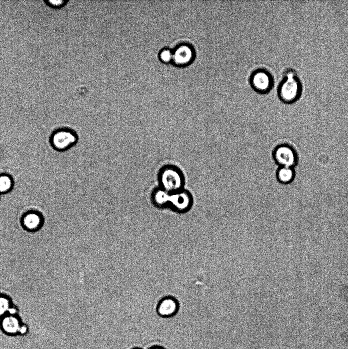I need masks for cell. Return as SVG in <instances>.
Wrapping results in <instances>:
<instances>
[{
  "instance_id": "cell-1",
  "label": "cell",
  "mask_w": 348,
  "mask_h": 349,
  "mask_svg": "<svg viewBox=\"0 0 348 349\" xmlns=\"http://www.w3.org/2000/svg\"><path fill=\"white\" fill-rule=\"evenodd\" d=\"M157 180L159 187L169 193L185 188L186 178L178 166L171 163L162 165L158 170Z\"/></svg>"
},
{
  "instance_id": "cell-2",
  "label": "cell",
  "mask_w": 348,
  "mask_h": 349,
  "mask_svg": "<svg viewBox=\"0 0 348 349\" xmlns=\"http://www.w3.org/2000/svg\"><path fill=\"white\" fill-rule=\"evenodd\" d=\"M302 92V85L295 70L289 68L283 73L278 87V95L280 100L286 104L297 101Z\"/></svg>"
},
{
  "instance_id": "cell-3",
  "label": "cell",
  "mask_w": 348,
  "mask_h": 349,
  "mask_svg": "<svg viewBox=\"0 0 348 349\" xmlns=\"http://www.w3.org/2000/svg\"><path fill=\"white\" fill-rule=\"evenodd\" d=\"M78 139V134L73 129L64 127L55 130L49 136V142L54 150L64 152L73 147Z\"/></svg>"
},
{
  "instance_id": "cell-4",
  "label": "cell",
  "mask_w": 348,
  "mask_h": 349,
  "mask_svg": "<svg viewBox=\"0 0 348 349\" xmlns=\"http://www.w3.org/2000/svg\"><path fill=\"white\" fill-rule=\"evenodd\" d=\"M194 202L191 192L185 188L170 193L168 208L179 214H184L190 211Z\"/></svg>"
},
{
  "instance_id": "cell-5",
  "label": "cell",
  "mask_w": 348,
  "mask_h": 349,
  "mask_svg": "<svg viewBox=\"0 0 348 349\" xmlns=\"http://www.w3.org/2000/svg\"><path fill=\"white\" fill-rule=\"evenodd\" d=\"M272 157L279 167L293 168L297 161V156L294 149L285 143L278 144L274 148Z\"/></svg>"
},
{
  "instance_id": "cell-6",
  "label": "cell",
  "mask_w": 348,
  "mask_h": 349,
  "mask_svg": "<svg viewBox=\"0 0 348 349\" xmlns=\"http://www.w3.org/2000/svg\"><path fill=\"white\" fill-rule=\"evenodd\" d=\"M250 82L255 90L261 93L269 91L274 84L271 74L264 69H258L253 72L251 75Z\"/></svg>"
},
{
  "instance_id": "cell-7",
  "label": "cell",
  "mask_w": 348,
  "mask_h": 349,
  "mask_svg": "<svg viewBox=\"0 0 348 349\" xmlns=\"http://www.w3.org/2000/svg\"><path fill=\"white\" fill-rule=\"evenodd\" d=\"M172 50V63L176 66L184 67L190 64L194 60L195 54L192 45L182 43L177 45Z\"/></svg>"
},
{
  "instance_id": "cell-8",
  "label": "cell",
  "mask_w": 348,
  "mask_h": 349,
  "mask_svg": "<svg viewBox=\"0 0 348 349\" xmlns=\"http://www.w3.org/2000/svg\"><path fill=\"white\" fill-rule=\"evenodd\" d=\"M43 223V216L41 212L36 210L26 211L21 217L22 226L30 232H34L40 229Z\"/></svg>"
},
{
  "instance_id": "cell-9",
  "label": "cell",
  "mask_w": 348,
  "mask_h": 349,
  "mask_svg": "<svg viewBox=\"0 0 348 349\" xmlns=\"http://www.w3.org/2000/svg\"><path fill=\"white\" fill-rule=\"evenodd\" d=\"M179 307V303L177 299L168 296L162 298L158 302L156 311L160 317L169 319L177 314Z\"/></svg>"
},
{
  "instance_id": "cell-10",
  "label": "cell",
  "mask_w": 348,
  "mask_h": 349,
  "mask_svg": "<svg viewBox=\"0 0 348 349\" xmlns=\"http://www.w3.org/2000/svg\"><path fill=\"white\" fill-rule=\"evenodd\" d=\"M22 323L16 315L7 314L1 318L0 327L2 331L9 335L19 334Z\"/></svg>"
},
{
  "instance_id": "cell-11",
  "label": "cell",
  "mask_w": 348,
  "mask_h": 349,
  "mask_svg": "<svg viewBox=\"0 0 348 349\" xmlns=\"http://www.w3.org/2000/svg\"><path fill=\"white\" fill-rule=\"evenodd\" d=\"M150 199L152 205L157 209L168 208L170 193L157 186L151 191Z\"/></svg>"
},
{
  "instance_id": "cell-12",
  "label": "cell",
  "mask_w": 348,
  "mask_h": 349,
  "mask_svg": "<svg viewBox=\"0 0 348 349\" xmlns=\"http://www.w3.org/2000/svg\"><path fill=\"white\" fill-rule=\"evenodd\" d=\"M275 175L277 181L280 183L288 184L293 181L295 173L293 168L279 167L276 171Z\"/></svg>"
},
{
  "instance_id": "cell-13",
  "label": "cell",
  "mask_w": 348,
  "mask_h": 349,
  "mask_svg": "<svg viewBox=\"0 0 348 349\" xmlns=\"http://www.w3.org/2000/svg\"><path fill=\"white\" fill-rule=\"evenodd\" d=\"M14 186V180L11 175L8 173H0V195L10 192Z\"/></svg>"
},
{
  "instance_id": "cell-14",
  "label": "cell",
  "mask_w": 348,
  "mask_h": 349,
  "mask_svg": "<svg viewBox=\"0 0 348 349\" xmlns=\"http://www.w3.org/2000/svg\"><path fill=\"white\" fill-rule=\"evenodd\" d=\"M13 306L12 300L7 295L0 293V318L8 314Z\"/></svg>"
},
{
  "instance_id": "cell-15",
  "label": "cell",
  "mask_w": 348,
  "mask_h": 349,
  "mask_svg": "<svg viewBox=\"0 0 348 349\" xmlns=\"http://www.w3.org/2000/svg\"><path fill=\"white\" fill-rule=\"evenodd\" d=\"M158 57L160 61L164 64L172 63V50L169 48H163L158 52Z\"/></svg>"
},
{
  "instance_id": "cell-16",
  "label": "cell",
  "mask_w": 348,
  "mask_h": 349,
  "mask_svg": "<svg viewBox=\"0 0 348 349\" xmlns=\"http://www.w3.org/2000/svg\"><path fill=\"white\" fill-rule=\"evenodd\" d=\"M68 1H45V3L49 6L54 8L61 7L65 5Z\"/></svg>"
},
{
  "instance_id": "cell-17",
  "label": "cell",
  "mask_w": 348,
  "mask_h": 349,
  "mask_svg": "<svg viewBox=\"0 0 348 349\" xmlns=\"http://www.w3.org/2000/svg\"><path fill=\"white\" fill-rule=\"evenodd\" d=\"M27 327L25 325L22 324V325L21 327L19 334H24L27 332Z\"/></svg>"
},
{
  "instance_id": "cell-18",
  "label": "cell",
  "mask_w": 348,
  "mask_h": 349,
  "mask_svg": "<svg viewBox=\"0 0 348 349\" xmlns=\"http://www.w3.org/2000/svg\"><path fill=\"white\" fill-rule=\"evenodd\" d=\"M148 349H166V348H164L163 346H162L155 345V346L151 347Z\"/></svg>"
},
{
  "instance_id": "cell-19",
  "label": "cell",
  "mask_w": 348,
  "mask_h": 349,
  "mask_svg": "<svg viewBox=\"0 0 348 349\" xmlns=\"http://www.w3.org/2000/svg\"><path fill=\"white\" fill-rule=\"evenodd\" d=\"M132 349H141V348H133Z\"/></svg>"
}]
</instances>
